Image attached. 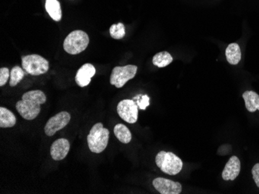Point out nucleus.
Masks as SVG:
<instances>
[{
  "instance_id": "1",
  "label": "nucleus",
  "mask_w": 259,
  "mask_h": 194,
  "mask_svg": "<svg viewBox=\"0 0 259 194\" xmlns=\"http://www.w3.org/2000/svg\"><path fill=\"white\" fill-rule=\"evenodd\" d=\"M47 97L43 91L33 90L23 94L22 100L17 101L16 108L24 119H34L40 114V105L46 102Z\"/></svg>"
},
{
  "instance_id": "2",
  "label": "nucleus",
  "mask_w": 259,
  "mask_h": 194,
  "mask_svg": "<svg viewBox=\"0 0 259 194\" xmlns=\"http://www.w3.org/2000/svg\"><path fill=\"white\" fill-rule=\"evenodd\" d=\"M110 138V131L99 122L93 125L87 136L89 148L94 153H100L106 150Z\"/></svg>"
},
{
  "instance_id": "3",
  "label": "nucleus",
  "mask_w": 259,
  "mask_h": 194,
  "mask_svg": "<svg viewBox=\"0 0 259 194\" xmlns=\"http://www.w3.org/2000/svg\"><path fill=\"white\" fill-rule=\"evenodd\" d=\"M155 163L163 173L171 176L180 173L183 166L182 159L171 152L158 153L155 158Z\"/></svg>"
},
{
  "instance_id": "4",
  "label": "nucleus",
  "mask_w": 259,
  "mask_h": 194,
  "mask_svg": "<svg viewBox=\"0 0 259 194\" xmlns=\"http://www.w3.org/2000/svg\"><path fill=\"white\" fill-rule=\"evenodd\" d=\"M90 43V37L82 30H74L67 36L63 43L64 50L69 54L76 55L83 52Z\"/></svg>"
},
{
  "instance_id": "5",
  "label": "nucleus",
  "mask_w": 259,
  "mask_h": 194,
  "mask_svg": "<svg viewBox=\"0 0 259 194\" xmlns=\"http://www.w3.org/2000/svg\"><path fill=\"white\" fill-rule=\"evenodd\" d=\"M22 67L29 75L39 76L49 70V62L38 54H30L22 56Z\"/></svg>"
},
{
  "instance_id": "6",
  "label": "nucleus",
  "mask_w": 259,
  "mask_h": 194,
  "mask_svg": "<svg viewBox=\"0 0 259 194\" xmlns=\"http://www.w3.org/2000/svg\"><path fill=\"white\" fill-rule=\"evenodd\" d=\"M138 72L136 65H126L123 67H115L110 75V85L120 88L124 86L130 80L133 79Z\"/></svg>"
},
{
  "instance_id": "7",
  "label": "nucleus",
  "mask_w": 259,
  "mask_h": 194,
  "mask_svg": "<svg viewBox=\"0 0 259 194\" xmlns=\"http://www.w3.org/2000/svg\"><path fill=\"white\" fill-rule=\"evenodd\" d=\"M138 106L133 99L122 100L119 102L116 111L119 116L130 124H134L138 121Z\"/></svg>"
},
{
  "instance_id": "8",
  "label": "nucleus",
  "mask_w": 259,
  "mask_h": 194,
  "mask_svg": "<svg viewBox=\"0 0 259 194\" xmlns=\"http://www.w3.org/2000/svg\"><path fill=\"white\" fill-rule=\"evenodd\" d=\"M71 120V115L67 111L59 112L55 116L52 117L47 122L45 127V134L48 136H52L58 131L67 126Z\"/></svg>"
},
{
  "instance_id": "9",
  "label": "nucleus",
  "mask_w": 259,
  "mask_h": 194,
  "mask_svg": "<svg viewBox=\"0 0 259 194\" xmlns=\"http://www.w3.org/2000/svg\"><path fill=\"white\" fill-rule=\"evenodd\" d=\"M153 186L161 194H180L182 192V185L179 182L159 177L154 179Z\"/></svg>"
},
{
  "instance_id": "10",
  "label": "nucleus",
  "mask_w": 259,
  "mask_h": 194,
  "mask_svg": "<svg viewBox=\"0 0 259 194\" xmlns=\"http://www.w3.org/2000/svg\"><path fill=\"white\" fill-rule=\"evenodd\" d=\"M70 150V143L66 139H58L51 146V156L55 161L65 159Z\"/></svg>"
},
{
  "instance_id": "11",
  "label": "nucleus",
  "mask_w": 259,
  "mask_h": 194,
  "mask_svg": "<svg viewBox=\"0 0 259 194\" xmlns=\"http://www.w3.org/2000/svg\"><path fill=\"white\" fill-rule=\"evenodd\" d=\"M96 75V68L91 63L82 65L77 72L75 82L81 88L88 86L91 82L92 78Z\"/></svg>"
},
{
  "instance_id": "12",
  "label": "nucleus",
  "mask_w": 259,
  "mask_h": 194,
  "mask_svg": "<svg viewBox=\"0 0 259 194\" xmlns=\"http://www.w3.org/2000/svg\"><path fill=\"white\" fill-rule=\"evenodd\" d=\"M241 172V162L237 156H234L228 160L223 171L222 178L224 180H234Z\"/></svg>"
},
{
  "instance_id": "13",
  "label": "nucleus",
  "mask_w": 259,
  "mask_h": 194,
  "mask_svg": "<svg viewBox=\"0 0 259 194\" xmlns=\"http://www.w3.org/2000/svg\"><path fill=\"white\" fill-rule=\"evenodd\" d=\"M45 10L52 20L59 22L62 18V7L58 0H46Z\"/></svg>"
},
{
  "instance_id": "14",
  "label": "nucleus",
  "mask_w": 259,
  "mask_h": 194,
  "mask_svg": "<svg viewBox=\"0 0 259 194\" xmlns=\"http://www.w3.org/2000/svg\"><path fill=\"white\" fill-rule=\"evenodd\" d=\"M225 54L227 60L230 64L236 65L241 61V51L238 43H233L228 45Z\"/></svg>"
},
{
  "instance_id": "15",
  "label": "nucleus",
  "mask_w": 259,
  "mask_h": 194,
  "mask_svg": "<svg viewBox=\"0 0 259 194\" xmlns=\"http://www.w3.org/2000/svg\"><path fill=\"white\" fill-rule=\"evenodd\" d=\"M245 107L249 112L259 110V95L253 91H247L243 94Z\"/></svg>"
},
{
  "instance_id": "16",
  "label": "nucleus",
  "mask_w": 259,
  "mask_h": 194,
  "mask_svg": "<svg viewBox=\"0 0 259 194\" xmlns=\"http://www.w3.org/2000/svg\"><path fill=\"white\" fill-rule=\"evenodd\" d=\"M17 122V118L14 113L4 107L0 108V127L12 128Z\"/></svg>"
},
{
  "instance_id": "17",
  "label": "nucleus",
  "mask_w": 259,
  "mask_h": 194,
  "mask_svg": "<svg viewBox=\"0 0 259 194\" xmlns=\"http://www.w3.org/2000/svg\"><path fill=\"white\" fill-rule=\"evenodd\" d=\"M114 135L116 138L118 139L119 141L122 143L127 144L132 141V135L129 128L123 124H116L114 127Z\"/></svg>"
},
{
  "instance_id": "18",
  "label": "nucleus",
  "mask_w": 259,
  "mask_h": 194,
  "mask_svg": "<svg viewBox=\"0 0 259 194\" xmlns=\"http://www.w3.org/2000/svg\"><path fill=\"white\" fill-rule=\"evenodd\" d=\"M172 56L167 51L159 52L153 56V63L159 68L168 66L170 63H172Z\"/></svg>"
},
{
  "instance_id": "19",
  "label": "nucleus",
  "mask_w": 259,
  "mask_h": 194,
  "mask_svg": "<svg viewBox=\"0 0 259 194\" xmlns=\"http://www.w3.org/2000/svg\"><path fill=\"white\" fill-rule=\"evenodd\" d=\"M25 76L24 70L19 66H15L12 68L10 72V87H15L21 82Z\"/></svg>"
},
{
  "instance_id": "20",
  "label": "nucleus",
  "mask_w": 259,
  "mask_h": 194,
  "mask_svg": "<svg viewBox=\"0 0 259 194\" xmlns=\"http://www.w3.org/2000/svg\"><path fill=\"white\" fill-rule=\"evenodd\" d=\"M125 27L122 23L113 24L110 28V34L112 38L115 40H120L125 36Z\"/></svg>"
},
{
  "instance_id": "21",
  "label": "nucleus",
  "mask_w": 259,
  "mask_h": 194,
  "mask_svg": "<svg viewBox=\"0 0 259 194\" xmlns=\"http://www.w3.org/2000/svg\"><path fill=\"white\" fill-rule=\"evenodd\" d=\"M133 100L136 102L140 109L145 110L147 107L149 106L150 98L147 95H138V96L135 97Z\"/></svg>"
},
{
  "instance_id": "22",
  "label": "nucleus",
  "mask_w": 259,
  "mask_h": 194,
  "mask_svg": "<svg viewBox=\"0 0 259 194\" xmlns=\"http://www.w3.org/2000/svg\"><path fill=\"white\" fill-rule=\"evenodd\" d=\"M9 78H10V72L8 68H1L0 69V86H4L7 84Z\"/></svg>"
},
{
  "instance_id": "23",
  "label": "nucleus",
  "mask_w": 259,
  "mask_h": 194,
  "mask_svg": "<svg viewBox=\"0 0 259 194\" xmlns=\"http://www.w3.org/2000/svg\"><path fill=\"white\" fill-rule=\"evenodd\" d=\"M251 173H252L253 179H254V182H255V184L259 188V163H256L253 166Z\"/></svg>"
}]
</instances>
